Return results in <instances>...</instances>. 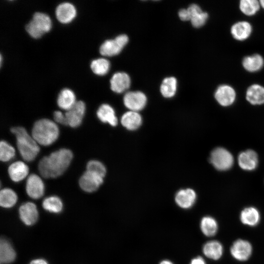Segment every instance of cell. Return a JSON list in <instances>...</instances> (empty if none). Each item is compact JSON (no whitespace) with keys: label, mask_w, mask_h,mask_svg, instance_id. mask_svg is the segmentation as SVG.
Returning <instances> with one entry per match:
<instances>
[{"label":"cell","mask_w":264,"mask_h":264,"mask_svg":"<svg viewBox=\"0 0 264 264\" xmlns=\"http://www.w3.org/2000/svg\"><path fill=\"white\" fill-rule=\"evenodd\" d=\"M90 67L95 74L102 76L108 72L110 67V63L107 59L100 58L92 60Z\"/></svg>","instance_id":"d6a6232c"},{"label":"cell","mask_w":264,"mask_h":264,"mask_svg":"<svg viewBox=\"0 0 264 264\" xmlns=\"http://www.w3.org/2000/svg\"><path fill=\"white\" fill-rule=\"evenodd\" d=\"M176 86L177 81L176 78L170 77L165 78L160 86L161 94L165 98L173 97L176 92Z\"/></svg>","instance_id":"f546056e"},{"label":"cell","mask_w":264,"mask_h":264,"mask_svg":"<svg viewBox=\"0 0 264 264\" xmlns=\"http://www.w3.org/2000/svg\"><path fill=\"white\" fill-rule=\"evenodd\" d=\"M239 166L246 171L255 169L258 164V158L256 153L252 150H247L241 152L238 157Z\"/></svg>","instance_id":"2e32d148"},{"label":"cell","mask_w":264,"mask_h":264,"mask_svg":"<svg viewBox=\"0 0 264 264\" xmlns=\"http://www.w3.org/2000/svg\"><path fill=\"white\" fill-rule=\"evenodd\" d=\"M187 10L190 14V21L194 27L199 28L205 24L208 19V14L207 12L202 11L198 4H191Z\"/></svg>","instance_id":"ffe728a7"},{"label":"cell","mask_w":264,"mask_h":264,"mask_svg":"<svg viewBox=\"0 0 264 264\" xmlns=\"http://www.w3.org/2000/svg\"><path fill=\"white\" fill-rule=\"evenodd\" d=\"M54 119L57 122L64 125H67L65 114L59 110L55 111L53 114Z\"/></svg>","instance_id":"8d00e7d4"},{"label":"cell","mask_w":264,"mask_h":264,"mask_svg":"<svg viewBox=\"0 0 264 264\" xmlns=\"http://www.w3.org/2000/svg\"><path fill=\"white\" fill-rule=\"evenodd\" d=\"M142 119L137 111L129 110L124 113L121 117V123L128 130L134 131L141 125Z\"/></svg>","instance_id":"cb8c5ba5"},{"label":"cell","mask_w":264,"mask_h":264,"mask_svg":"<svg viewBox=\"0 0 264 264\" xmlns=\"http://www.w3.org/2000/svg\"><path fill=\"white\" fill-rule=\"evenodd\" d=\"M76 102V97L74 92L67 88L61 90L57 99L59 107L66 111L71 109Z\"/></svg>","instance_id":"4316f807"},{"label":"cell","mask_w":264,"mask_h":264,"mask_svg":"<svg viewBox=\"0 0 264 264\" xmlns=\"http://www.w3.org/2000/svg\"><path fill=\"white\" fill-rule=\"evenodd\" d=\"M16 257V252L10 242L5 239L0 242V264H9L13 262Z\"/></svg>","instance_id":"484cf974"},{"label":"cell","mask_w":264,"mask_h":264,"mask_svg":"<svg viewBox=\"0 0 264 264\" xmlns=\"http://www.w3.org/2000/svg\"><path fill=\"white\" fill-rule=\"evenodd\" d=\"M259 1L257 0H241L239 8L245 15L252 16L255 15L260 8Z\"/></svg>","instance_id":"1f68e13d"},{"label":"cell","mask_w":264,"mask_h":264,"mask_svg":"<svg viewBox=\"0 0 264 264\" xmlns=\"http://www.w3.org/2000/svg\"><path fill=\"white\" fill-rule=\"evenodd\" d=\"M77 11L74 5L67 2L59 4L56 8L55 15L58 21L62 23H68L75 18Z\"/></svg>","instance_id":"5bb4252c"},{"label":"cell","mask_w":264,"mask_h":264,"mask_svg":"<svg viewBox=\"0 0 264 264\" xmlns=\"http://www.w3.org/2000/svg\"><path fill=\"white\" fill-rule=\"evenodd\" d=\"M123 102L125 107L130 110L138 112L145 107L147 97L141 91H130L125 94Z\"/></svg>","instance_id":"ba28073f"},{"label":"cell","mask_w":264,"mask_h":264,"mask_svg":"<svg viewBox=\"0 0 264 264\" xmlns=\"http://www.w3.org/2000/svg\"><path fill=\"white\" fill-rule=\"evenodd\" d=\"M178 14L181 20L183 21H190V16L187 9H180Z\"/></svg>","instance_id":"74e56055"},{"label":"cell","mask_w":264,"mask_h":264,"mask_svg":"<svg viewBox=\"0 0 264 264\" xmlns=\"http://www.w3.org/2000/svg\"><path fill=\"white\" fill-rule=\"evenodd\" d=\"M232 256L239 261H245L251 256L252 246L248 241L238 239L232 244L230 249Z\"/></svg>","instance_id":"52a82bcc"},{"label":"cell","mask_w":264,"mask_h":264,"mask_svg":"<svg viewBox=\"0 0 264 264\" xmlns=\"http://www.w3.org/2000/svg\"><path fill=\"white\" fill-rule=\"evenodd\" d=\"M158 264H174V263L168 259H164L161 261Z\"/></svg>","instance_id":"60d3db41"},{"label":"cell","mask_w":264,"mask_h":264,"mask_svg":"<svg viewBox=\"0 0 264 264\" xmlns=\"http://www.w3.org/2000/svg\"><path fill=\"white\" fill-rule=\"evenodd\" d=\"M242 65L246 71L255 72L263 68L264 65V60L261 55L254 54L244 57L242 59Z\"/></svg>","instance_id":"83f0119b"},{"label":"cell","mask_w":264,"mask_h":264,"mask_svg":"<svg viewBox=\"0 0 264 264\" xmlns=\"http://www.w3.org/2000/svg\"><path fill=\"white\" fill-rule=\"evenodd\" d=\"M196 199V193L191 188L180 189L176 192L175 197L176 204L179 208L185 210L192 207Z\"/></svg>","instance_id":"4fadbf2b"},{"label":"cell","mask_w":264,"mask_h":264,"mask_svg":"<svg viewBox=\"0 0 264 264\" xmlns=\"http://www.w3.org/2000/svg\"><path fill=\"white\" fill-rule=\"evenodd\" d=\"M8 172L12 180L14 182H19L27 176L29 168L25 163L18 161L12 163L9 166Z\"/></svg>","instance_id":"44dd1931"},{"label":"cell","mask_w":264,"mask_h":264,"mask_svg":"<svg viewBox=\"0 0 264 264\" xmlns=\"http://www.w3.org/2000/svg\"><path fill=\"white\" fill-rule=\"evenodd\" d=\"M63 202L57 196H50L45 198L43 202V208L50 212L58 213L63 209Z\"/></svg>","instance_id":"836d02e7"},{"label":"cell","mask_w":264,"mask_h":264,"mask_svg":"<svg viewBox=\"0 0 264 264\" xmlns=\"http://www.w3.org/2000/svg\"><path fill=\"white\" fill-rule=\"evenodd\" d=\"M202 251L206 257L211 260H218L222 256L223 247L219 241L211 240L203 244Z\"/></svg>","instance_id":"d6986e66"},{"label":"cell","mask_w":264,"mask_h":264,"mask_svg":"<svg viewBox=\"0 0 264 264\" xmlns=\"http://www.w3.org/2000/svg\"><path fill=\"white\" fill-rule=\"evenodd\" d=\"M73 158L72 152L63 148L56 151L40 161L38 170L44 178H55L62 175L67 169Z\"/></svg>","instance_id":"6da1fadb"},{"label":"cell","mask_w":264,"mask_h":264,"mask_svg":"<svg viewBox=\"0 0 264 264\" xmlns=\"http://www.w3.org/2000/svg\"><path fill=\"white\" fill-rule=\"evenodd\" d=\"M16 193L10 188H4L0 192V204L4 208L13 207L17 202Z\"/></svg>","instance_id":"4dcf8cb0"},{"label":"cell","mask_w":264,"mask_h":264,"mask_svg":"<svg viewBox=\"0 0 264 264\" xmlns=\"http://www.w3.org/2000/svg\"><path fill=\"white\" fill-rule=\"evenodd\" d=\"M87 171L96 173L104 177L106 174V168L100 161L96 160L89 161L87 165Z\"/></svg>","instance_id":"d590c367"},{"label":"cell","mask_w":264,"mask_h":264,"mask_svg":"<svg viewBox=\"0 0 264 264\" xmlns=\"http://www.w3.org/2000/svg\"><path fill=\"white\" fill-rule=\"evenodd\" d=\"M129 41L125 34L117 36L114 39L105 41L100 46L99 52L104 56L111 57L118 54Z\"/></svg>","instance_id":"8992f818"},{"label":"cell","mask_w":264,"mask_h":264,"mask_svg":"<svg viewBox=\"0 0 264 264\" xmlns=\"http://www.w3.org/2000/svg\"><path fill=\"white\" fill-rule=\"evenodd\" d=\"M85 111V103L82 101H76L73 106L65 114L67 125L72 128L79 126L82 122Z\"/></svg>","instance_id":"9c48e42d"},{"label":"cell","mask_w":264,"mask_h":264,"mask_svg":"<svg viewBox=\"0 0 264 264\" xmlns=\"http://www.w3.org/2000/svg\"><path fill=\"white\" fill-rule=\"evenodd\" d=\"M259 2L260 6L264 9V0H261Z\"/></svg>","instance_id":"b9f144b4"},{"label":"cell","mask_w":264,"mask_h":264,"mask_svg":"<svg viewBox=\"0 0 264 264\" xmlns=\"http://www.w3.org/2000/svg\"><path fill=\"white\" fill-rule=\"evenodd\" d=\"M27 195L33 199L41 198L44 192V183L41 178L36 174H31L27 178L26 186Z\"/></svg>","instance_id":"7c38bea8"},{"label":"cell","mask_w":264,"mask_h":264,"mask_svg":"<svg viewBox=\"0 0 264 264\" xmlns=\"http://www.w3.org/2000/svg\"><path fill=\"white\" fill-rule=\"evenodd\" d=\"M199 227L202 234L208 237L215 236L218 230L217 220L209 216H204L201 219Z\"/></svg>","instance_id":"f1b7e54d"},{"label":"cell","mask_w":264,"mask_h":264,"mask_svg":"<svg viewBox=\"0 0 264 264\" xmlns=\"http://www.w3.org/2000/svg\"><path fill=\"white\" fill-rule=\"evenodd\" d=\"M104 177L100 175L86 171L79 179V185L85 192L91 193L96 191L103 182Z\"/></svg>","instance_id":"30bf717a"},{"label":"cell","mask_w":264,"mask_h":264,"mask_svg":"<svg viewBox=\"0 0 264 264\" xmlns=\"http://www.w3.org/2000/svg\"><path fill=\"white\" fill-rule=\"evenodd\" d=\"M19 215L22 221L27 225L34 224L38 219L37 207L31 202H26L20 206Z\"/></svg>","instance_id":"9a60e30c"},{"label":"cell","mask_w":264,"mask_h":264,"mask_svg":"<svg viewBox=\"0 0 264 264\" xmlns=\"http://www.w3.org/2000/svg\"><path fill=\"white\" fill-rule=\"evenodd\" d=\"M240 219L242 223L249 226H256L260 222L261 215L254 207H247L241 212Z\"/></svg>","instance_id":"d4e9b609"},{"label":"cell","mask_w":264,"mask_h":264,"mask_svg":"<svg viewBox=\"0 0 264 264\" xmlns=\"http://www.w3.org/2000/svg\"><path fill=\"white\" fill-rule=\"evenodd\" d=\"M98 119L103 123H107L112 126H116L118 120L114 109L107 104H102L96 112Z\"/></svg>","instance_id":"603a6c76"},{"label":"cell","mask_w":264,"mask_h":264,"mask_svg":"<svg viewBox=\"0 0 264 264\" xmlns=\"http://www.w3.org/2000/svg\"><path fill=\"white\" fill-rule=\"evenodd\" d=\"M15 155V150L13 147L6 141L2 140L0 143V159L2 162H7Z\"/></svg>","instance_id":"e575fe53"},{"label":"cell","mask_w":264,"mask_h":264,"mask_svg":"<svg viewBox=\"0 0 264 264\" xmlns=\"http://www.w3.org/2000/svg\"><path fill=\"white\" fill-rule=\"evenodd\" d=\"M252 27L246 21H240L235 23L231 27L232 37L236 40L243 41L247 39L251 34Z\"/></svg>","instance_id":"ac0fdd59"},{"label":"cell","mask_w":264,"mask_h":264,"mask_svg":"<svg viewBox=\"0 0 264 264\" xmlns=\"http://www.w3.org/2000/svg\"><path fill=\"white\" fill-rule=\"evenodd\" d=\"M209 160L212 165L219 171H226L231 168L234 163L232 154L225 148L218 147L214 149Z\"/></svg>","instance_id":"5b68a950"},{"label":"cell","mask_w":264,"mask_h":264,"mask_svg":"<svg viewBox=\"0 0 264 264\" xmlns=\"http://www.w3.org/2000/svg\"><path fill=\"white\" fill-rule=\"evenodd\" d=\"M17 139V147L22 158L26 161H33L40 152L37 142L22 127H15L11 129Z\"/></svg>","instance_id":"7a4b0ae2"},{"label":"cell","mask_w":264,"mask_h":264,"mask_svg":"<svg viewBox=\"0 0 264 264\" xmlns=\"http://www.w3.org/2000/svg\"><path fill=\"white\" fill-rule=\"evenodd\" d=\"M29 264H48L46 261L44 259H36L30 262Z\"/></svg>","instance_id":"ab89813d"},{"label":"cell","mask_w":264,"mask_h":264,"mask_svg":"<svg viewBox=\"0 0 264 264\" xmlns=\"http://www.w3.org/2000/svg\"><path fill=\"white\" fill-rule=\"evenodd\" d=\"M51 27L52 22L49 16L45 13L37 12L25 25V29L31 37L38 39L49 32Z\"/></svg>","instance_id":"277c9868"},{"label":"cell","mask_w":264,"mask_h":264,"mask_svg":"<svg viewBox=\"0 0 264 264\" xmlns=\"http://www.w3.org/2000/svg\"><path fill=\"white\" fill-rule=\"evenodd\" d=\"M214 97L217 102L221 106L228 107L232 105L236 98V93L231 86L223 84L216 89Z\"/></svg>","instance_id":"8fae6325"},{"label":"cell","mask_w":264,"mask_h":264,"mask_svg":"<svg viewBox=\"0 0 264 264\" xmlns=\"http://www.w3.org/2000/svg\"><path fill=\"white\" fill-rule=\"evenodd\" d=\"M189 264H207L204 259L201 256H197L193 258Z\"/></svg>","instance_id":"f35d334b"},{"label":"cell","mask_w":264,"mask_h":264,"mask_svg":"<svg viewBox=\"0 0 264 264\" xmlns=\"http://www.w3.org/2000/svg\"><path fill=\"white\" fill-rule=\"evenodd\" d=\"M110 88L114 92L122 93L128 89L131 85L130 76L125 72L114 73L110 80Z\"/></svg>","instance_id":"e0dca14e"},{"label":"cell","mask_w":264,"mask_h":264,"mask_svg":"<svg viewBox=\"0 0 264 264\" xmlns=\"http://www.w3.org/2000/svg\"><path fill=\"white\" fill-rule=\"evenodd\" d=\"M246 99L253 105L264 104V87L259 84H253L246 90Z\"/></svg>","instance_id":"7402d4cb"},{"label":"cell","mask_w":264,"mask_h":264,"mask_svg":"<svg viewBox=\"0 0 264 264\" xmlns=\"http://www.w3.org/2000/svg\"><path fill=\"white\" fill-rule=\"evenodd\" d=\"M59 130L57 124L48 119L44 118L37 121L32 130V136L35 140L43 146L53 143L58 138Z\"/></svg>","instance_id":"3957f363"}]
</instances>
